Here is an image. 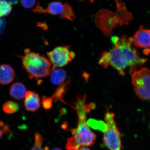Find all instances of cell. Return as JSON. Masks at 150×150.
Segmentation results:
<instances>
[{"mask_svg":"<svg viewBox=\"0 0 150 150\" xmlns=\"http://www.w3.org/2000/svg\"><path fill=\"white\" fill-rule=\"evenodd\" d=\"M113 48L108 52H105L99 61V64L107 68L111 66L121 75L125 74L124 70L130 67L132 73L137 67L141 66L147 61L146 58L140 57L137 50L133 46V38L124 35L121 38L114 36L112 38Z\"/></svg>","mask_w":150,"mask_h":150,"instance_id":"1","label":"cell"},{"mask_svg":"<svg viewBox=\"0 0 150 150\" xmlns=\"http://www.w3.org/2000/svg\"><path fill=\"white\" fill-rule=\"evenodd\" d=\"M74 103L78 121L76 129L71 130L73 136L67 140V150H78L80 148L93 146L96 136L90 129L87 122V115L89 108L86 103V95H78Z\"/></svg>","mask_w":150,"mask_h":150,"instance_id":"2","label":"cell"},{"mask_svg":"<svg viewBox=\"0 0 150 150\" xmlns=\"http://www.w3.org/2000/svg\"><path fill=\"white\" fill-rule=\"evenodd\" d=\"M24 53L23 56L20 57L22 59L23 68L30 79L39 80L49 76L52 66L49 60L40 54L31 52L29 48L26 49Z\"/></svg>","mask_w":150,"mask_h":150,"instance_id":"3","label":"cell"},{"mask_svg":"<svg viewBox=\"0 0 150 150\" xmlns=\"http://www.w3.org/2000/svg\"><path fill=\"white\" fill-rule=\"evenodd\" d=\"M115 114L107 108L104 120L106 128L103 135L104 145L109 150H122L121 134L115 122Z\"/></svg>","mask_w":150,"mask_h":150,"instance_id":"4","label":"cell"},{"mask_svg":"<svg viewBox=\"0 0 150 150\" xmlns=\"http://www.w3.org/2000/svg\"><path fill=\"white\" fill-rule=\"evenodd\" d=\"M132 80L137 96L142 100H150V70L143 67L133 71Z\"/></svg>","mask_w":150,"mask_h":150,"instance_id":"5","label":"cell"},{"mask_svg":"<svg viewBox=\"0 0 150 150\" xmlns=\"http://www.w3.org/2000/svg\"><path fill=\"white\" fill-rule=\"evenodd\" d=\"M47 55L52 65V70L67 65L74 58L75 54L71 51L70 47L60 46L48 52Z\"/></svg>","mask_w":150,"mask_h":150,"instance_id":"6","label":"cell"},{"mask_svg":"<svg viewBox=\"0 0 150 150\" xmlns=\"http://www.w3.org/2000/svg\"><path fill=\"white\" fill-rule=\"evenodd\" d=\"M34 12L48 13L52 15H61L62 18L68 19L72 16L73 10L70 5L67 3L63 4L59 1H54L49 4L46 9L42 8L39 4L32 10Z\"/></svg>","mask_w":150,"mask_h":150,"instance_id":"7","label":"cell"},{"mask_svg":"<svg viewBox=\"0 0 150 150\" xmlns=\"http://www.w3.org/2000/svg\"><path fill=\"white\" fill-rule=\"evenodd\" d=\"M133 42L135 46L142 48L150 47V29L141 25L134 35Z\"/></svg>","mask_w":150,"mask_h":150,"instance_id":"8","label":"cell"},{"mask_svg":"<svg viewBox=\"0 0 150 150\" xmlns=\"http://www.w3.org/2000/svg\"><path fill=\"white\" fill-rule=\"evenodd\" d=\"M24 100V106L27 111L35 112L40 107V98L38 94L29 91L26 93Z\"/></svg>","mask_w":150,"mask_h":150,"instance_id":"9","label":"cell"},{"mask_svg":"<svg viewBox=\"0 0 150 150\" xmlns=\"http://www.w3.org/2000/svg\"><path fill=\"white\" fill-rule=\"evenodd\" d=\"M16 74L12 67L7 64L0 65V84H9L14 79Z\"/></svg>","mask_w":150,"mask_h":150,"instance_id":"10","label":"cell"},{"mask_svg":"<svg viewBox=\"0 0 150 150\" xmlns=\"http://www.w3.org/2000/svg\"><path fill=\"white\" fill-rule=\"evenodd\" d=\"M27 92L25 86L21 82H16L13 84L9 89V93L11 96L17 100L23 99Z\"/></svg>","mask_w":150,"mask_h":150,"instance_id":"11","label":"cell"},{"mask_svg":"<svg viewBox=\"0 0 150 150\" xmlns=\"http://www.w3.org/2000/svg\"><path fill=\"white\" fill-rule=\"evenodd\" d=\"M67 74L63 69L55 68L51 70L50 73V80L55 85H60L63 83L67 78Z\"/></svg>","mask_w":150,"mask_h":150,"instance_id":"12","label":"cell"},{"mask_svg":"<svg viewBox=\"0 0 150 150\" xmlns=\"http://www.w3.org/2000/svg\"><path fill=\"white\" fill-rule=\"evenodd\" d=\"M67 84V82H66L59 85L55 92L52 96L51 98L52 100L60 101L61 102L65 103L63 99V95L65 92Z\"/></svg>","mask_w":150,"mask_h":150,"instance_id":"13","label":"cell"},{"mask_svg":"<svg viewBox=\"0 0 150 150\" xmlns=\"http://www.w3.org/2000/svg\"><path fill=\"white\" fill-rule=\"evenodd\" d=\"M19 106L17 103L13 101H8L3 104V110L5 113L12 114L18 111Z\"/></svg>","mask_w":150,"mask_h":150,"instance_id":"14","label":"cell"},{"mask_svg":"<svg viewBox=\"0 0 150 150\" xmlns=\"http://www.w3.org/2000/svg\"><path fill=\"white\" fill-rule=\"evenodd\" d=\"M12 10V6L6 1L0 0V18L8 16Z\"/></svg>","mask_w":150,"mask_h":150,"instance_id":"15","label":"cell"},{"mask_svg":"<svg viewBox=\"0 0 150 150\" xmlns=\"http://www.w3.org/2000/svg\"><path fill=\"white\" fill-rule=\"evenodd\" d=\"M35 141L33 147L30 150H48V148L46 147L44 149L42 147V142L44 139L40 134L37 132L35 133Z\"/></svg>","mask_w":150,"mask_h":150,"instance_id":"16","label":"cell"},{"mask_svg":"<svg viewBox=\"0 0 150 150\" xmlns=\"http://www.w3.org/2000/svg\"><path fill=\"white\" fill-rule=\"evenodd\" d=\"M52 99L51 97H49L46 96L42 97V105L43 108L45 110L50 109L52 106Z\"/></svg>","mask_w":150,"mask_h":150,"instance_id":"17","label":"cell"},{"mask_svg":"<svg viewBox=\"0 0 150 150\" xmlns=\"http://www.w3.org/2000/svg\"><path fill=\"white\" fill-rule=\"evenodd\" d=\"M21 3L22 6L26 8H30L34 6L36 1H21Z\"/></svg>","mask_w":150,"mask_h":150,"instance_id":"18","label":"cell"},{"mask_svg":"<svg viewBox=\"0 0 150 150\" xmlns=\"http://www.w3.org/2000/svg\"><path fill=\"white\" fill-rule=\"evenodd\" d=\"M0 127H1V129L3 132L5 133L11 132L9 130L8 125H5L2 121H0Z\"/></svg>","mask_w":150,"mask_h":150,"instance_id":"19","label":"cell"},{"mask_svg":"<svg viewBox=\"0 0 150 150\" xmlns=\"http://www.w3.org/2000/svg\"><path fill=\"white\" fill-rule=\"evenodd\" d=\"M5 25V22L4 19L0 18V34L2 32Z\"/></svg>","mask_w":150,"mask_h":150,"instance_id":"20","label":"cell"},{"mask_svg":"<svg viewBox=\"0 0 150 150\" xmlns=\"http://www.w3.org/2000/svg\"><path fill=\"white\" fill-rule=\"evenodd\" d=\"M6 1L11 6L13 5H16L18 2V1Z\"/></svg>","mask_w":150,"mask_h":150,"instance_id":"21","label":"cell"},{"mask_svg":"<svg viewBox=\"0 0 150 150\" xmlns=\"http://www.w3.org/2000/svg\"><path fill=\"white\" fill-rule=\"evenodd\" d=\"M144 54L146 55H148L150 53V48H145L143 51Z\"/></svg>","mask_w":150,"mask_h":150,"instance_id":"22","label":"cell"},{"mask_svg":"<svg viewBox=\"0 0 150 150\" xmlns=\"http://www.w3.org/2000/svg\"><path fill=\"white\" fill-rule=\"evenodd\" d=\"M78 150H91L87 147H84L80 148Z\"/></svg>","mask_w":150,"mask_h":150,"instance_id":"23","label":"cell"},{"mask_svg":"<svg viewBox=\"0 0 150 150\" xmlns=\"http://www.w3.org/2000/svg\"><path fill=\"white\" fill-rule=\"evenodd\" d=\"M3 134V132L2 130H1V129L0 128V138H1V137L2 136Z\"/></svg>","mask_w":150,"mask_h":150,"instance_id":"24","label":"cell"},{"mask_svg":"<svg viewBox=\"0 0 150 150\" xmlns=\"http://www.w3.org/2000/svg\"><path fill=\"white\" fill-rule=\"evenodd\" d=\"M51 150H62L61 149L58 148H54V149H52Z\"/></svg>","mask_w":150,"mask_h":150,"instance_id":"25","label":"cell"}]
</instances>
